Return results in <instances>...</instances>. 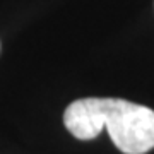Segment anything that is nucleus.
<instances>
[{
	"label": "nucleus",
	"instance_id": "1",
	"mask_svg": "<svg viewBox=\"0 0 154 154\" xmlns=\"http://www.w3.org/2000/svg\"><path fill=\"white\" fill-rule=\"evenodd\" d=\"M63 123L79 140H91L108 130L123 154H146L154 149V110L125 99H75L67 106Z\"/></svg>",
	"mask_w": 154,
	"mask_h": 154
}]
</instances>
